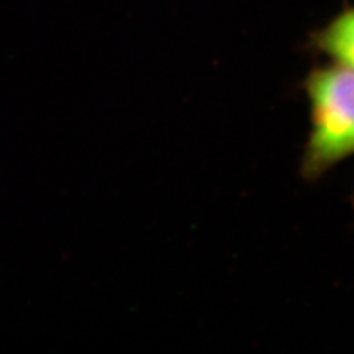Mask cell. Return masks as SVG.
<instances>
[{
  "label": "cell",
  "mask_w": 354,
  "mask_h": 354,
  "mask_svg": "<svg viewBox=\"0 0 354 354\" xmlns=\"http://www.w3.org/2000/svg\"><path fill=\"white\" fill-rule=\"evenodd\" d=\"M312 130L301 160L307 180L320 179L354 155V68L341 64L316 66L304 82Z\"/></svg>",
  "instance_id": "cell-1"
},
{
  "label": "cell",
  "mask_w": 354,
  "mask_h": 354,
  "mask_svg": "<svg viewBox=\"0 0 354 354\" xmlns=\"http://www.w3.org/2000/svg\"><path fill=\"white\" fill-rule=\"evenodd\" d=\"M310 48L335 64L354 68V6L342 9L310 36Z\"/></svg>",
  "instance_id": "cell-2"
}]
</instances>
